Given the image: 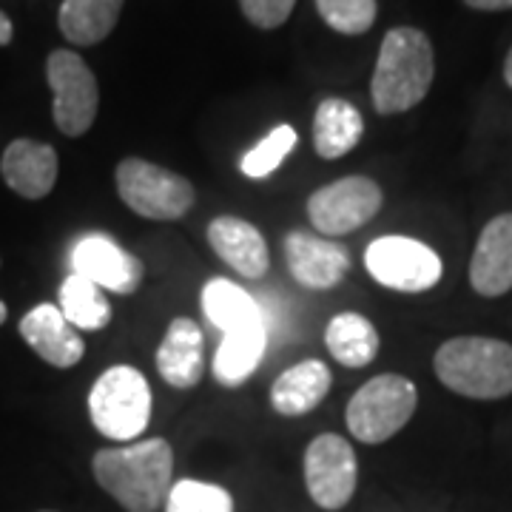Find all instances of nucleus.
Instances as JSON below:
<instances>
[{
  "label": "nucleus",
  "mask_w": 512,
  "mask_h": 512,
  "mask_svg": "<svg viewBox=\"0 0 512 512\" xmlns=\"http://www.w3.org/2000/svg\"><path fill=\"white\" fill-rule=\"evenodd\" d=\"M202 313L214 328L222 330V345L214 356V379L222 387L248 382L268 345L262 308L245 288L228 279H211L202 288Z\"/></svg>",
  "instance_id": "nucleus-1"
},
{
  "label": "nucleus",
  "mask_w": 512,
  "mask_h": 512,
  "mask_svg": "<svg viewBox=\"0 0 512 512\" xmlns=\"http://www.w3.org/2000/svg\"><path fill=\"white\" fill-rule=\"evenodd\" d=\"M97 484L128 512H157L165 507L174 476V450L165 439L131 441L97 450L92 458Z\"/></svg>",
  "instance_id": "nucleus-2"
},
{
  "label": "nucleus",
  "mask_w": 512,
  "mask_h": 512,
  "mask_svg": "<svg viewBox=\"0 0 512 512\" xmlns=\"http://www.w3.org/2000/svg\"><path fill=\"white\" fill-rule=\"evenodd\" d=\"M433 74L436 57L430 37L413 26L390 29L370 80L373 109L384 117L416 109L433 86Z\"/></svg>",
  "instance_id": "nucleus-3"
},
{
  "label": "nucleus",
  "mask_w": 512,
  "mask_h": 512,
  "mask_svg": "<svg viewBox=\"0 0 512 512\" xmlns=\"http://www.w3.org/2000/svg\"><path fill=\"white\" fill-rule=\"evenodd\" d=\"M439 382L467 399H504L512 393V345L487 336H458L436 350Z\"/></svg>",
  "instance_id": "nucleus-4"
},
{
  "label": "nucleus",
  "mask_w": 512,
  "mask_h": 512,
  "mask_svg": "<svg viewBox=\"0 0 512 512\" xmlns=\"http://www.w3.org/2000/svg\"><path fill=\"white\" fill-rule=\"evenodd\" d=\"M151 387L131 365L109 367L89 393L92 424L111 441L131 444L148 430L151 421Z\"/></svg>",
  "instance_id": "nucleus-5"
},
{
  "label": "nucleus",
  "mask_w": 512,
  "mask_h": 512,
  "mask_svg": "<svg viewBox=\"0 0 512 512\" xmlns=\"http://www.w3.org/2000/svg\"><path fill=\"white\" fill-rule=\"evenodd\" d=\"M419 404L416 384L399 373H382L365 382L348 404V430L362 444H382L393 439L407 421L413 419Z\"/></svg>",
  "instance_id": "nucleus-6"
},
{
  "label": "nucleus",
  "mask_w": 512,
  "mask_h": 512,
  "mask_svg": "<svg viewBox=\"0 0 512 512\" xmlns=\"http://www.w3.org/2000/svg\"><path fill=\"white\" fill-rule=\"evenodd\" d=\"M117 194L134 214L154 222L183 220L194 205V185L183 174L140 157L117 163Z\"/></svg>",
  "instance_id": "nucleus-7"
},
{
  "label": "nucleus",
  "mask_w": 512,
  "mask_h": 512,
  "mask_svg": "<svg viewBox=\"0 0 512 512\" xmlns=\"http://www.w3.org/2000/svg\"><path fill=\"white\" fill-rule=\"evenodd\" d=\"M46 80L55 97V126L66 137H83L92 128L100 106V89L89 63L72 49H55L46 60Z\"/></svg>",
  "instance_id": "nucleus-8"
},
{
  "label": "nucleus",
  "mask_w": 512,
  "mask_h": 512,
  "mask_svg": "<svg viewBox=\"0 0 512 512\" xmlns=\"http://www.w3.org/2000/svg\"><path fill=\"white\" fill-rule=\"evenodd\" d=\"M365 265L370 276L402 293H424L441 279V259L433 248L410 237H379L367 245Z\"/></svg>",
  "instance_id": "nucleus-9"
},
{
  "label": "nucleus",
  "mask_w": 512,
  "mask_h": 512,
  "mask_svg": "<svg viewBox=\"0 0 512 512\" xmlns=\"http://www.w3.org/2000/svg\"><path fill=\"white\" fill-rule=\"evenodd\" d=\"M382 208V188L370 177H342L316 188L308 200V220L322 237H345L359 231Z\"/></svg>",
  "instance_id": "nucleus-10"
},
{
  "label": "nucleus",
  "mask_w": 512,
  "mask_h": 512,
  "mask_svg": "<svg viewBox=\"0 0 512 512\" xmlns=\"http://www.w3.org/2000/svg\"><path fill=\"white\" fill-rule=\"evenodd\" d=\"M359 461L348 439L336 433H322L305 450V487L316 507L342 510L356 493Z\"/></svg>",
  "instance_id": "nucleus-11"
},
{
  "label": "nucleus",
  "mask_w": 512,
  "mask_h": 512,
  "mask_svg": "<svg viewBox=\"0 0 512 512\" xmlns=\"http://www.w3.org/2000/svg\"><path fill=\"white\" fill-rule=\"evenodd\" d=\"M72 268L74 274L92 279L97 288L123 296L140 291L146 276L143 262L106 234H89L77 239L72 251Z\"/></svg>",
  "instance_id": "nucleus-12"
},
{
  "label": "nucleus",
  "mask_w": 512,
  "mask_h": 512,
  "mask_svg": "<svg viewBox=\"0 0 512 512\" xmlns=\"http://www.w3.org/2000/svg\"><path fill=\"white\" fill-rule=\"evenodd\" d=\"M285 262L299 285L311 291H330L348 276L350 251L342 242H333L328 237L291 231L285 239Z\"/></svg>",
  "instance_id": "nucleus-13"
},
{
  "label": "nucleus",
  "mask_w": 512,
  "mask_h": 512,
  "mask_svg": "<svg viewBox=\"0 0 512 512\" xmlns=\"http://www.w3.org/2000/svg\"><path fill=\"white\" fill-rule=\"evenodd\" d=\"M20 336L46 365L69 370L86 356L80 330L66 322L57 305L43 302L20 319Z\"/></svg>",
  "instance_id": "nucleus-14"
},
{
  "label": "nucleus",
  "mask_w": 512,
  "mask_h": 512,
  "mask_svg": "<svg viewBox=\"0 0 512 512\" xmlns=\"http://www.w3.org/2000/svg\"><path fill=\"white\" fill-rule=\"evenodd\" d=\"M57 171H60V160H57L55 148L29 140V137L12 140L0 160L3 183L23 200L49 197L57 183Z\"/></svg>",
  "instance_id": "nucleus-15"
},
{
  "label": "nucleus",
  "mask_w": 512,
  "mask_h": 512,
  "mask_svg": "<svg viewBox=\"0 0 512 512\" xmlns=\"http://www.w3.org/2000/svg\"><path fill=\"white\" fill-rule=\"evenodd\" d=\"M470 285L487 299L512 288V214H498L484 225L470 259Z\"/></svg>",
  "instance_id": "nucleus-16"
},
{
  "label": "nucleus",
  "mask_w": 512,
  "mask_h": 512,
  "mask_svg": "<svg viewBox=\"0 0 512 512\" xmlns=\"http://www.w3.org/2000/svg\"><path fill=\"white\" fill-rule=\"evenodd\" d=\"M205 370V339L200 325L188 316L174 319L157 348V373L177 390L200 384Z\"/></svg>",
  "instance_id": "nucleus-17"
},
{
  "label": "nucleus",
  "mask_w": 512,
  "mask_h": 512,
  "mask_svg": "<svg viewBox=\"0 0 512 512\" xmlns=\"http://www.w3.org/2000/svg\"><path fill=\"white\" fill-rule=\"evenodd\" d=\"M208 245L239 276L259 279L271 268V254L262 231L239 217H217L208 225Z\"/></svg>",
  "instance_id": "nucleus-18"
},
{
  "label": "nucleus",
  "mask_w": 512,
  "mask_h": 512,
  "mask_svg": "<svg viewBox=\"0 0 512 512\" xmlns=\"http://www.w3.org/2000/svg\"><path fill=\"white\" fill-rule=\"evenodd\" d=\"M333 376L330 367L319 359L299 362L285 370L271 387V407L279 416H305L313 407H319L328 396Z\"/></svg>",
  "instance_id": "nucleus-19"
},
{
  "label": "nucleus",
  "mask_w": 512,
  "mask_h": 512,
  "mask_svg": "<svg viewBox=\"0 0 512 512\" xmlns=\"http://www.w3.org/2000/svg\"><path fill=\"white\" fill-rule=\"evenodd\" d=\"M362 134H365V120L348 100L328 97L319 103L316 117H313V146L319 157L325 160L345 157L348 151L359 146Z\"/></svg>",
  "instance_id": "nucleus-20"
},
{
  "label": "nucleus",
  "mask_w": 512,
  "mask_h": 512,
  "mask_svg": "<svg viewBox=\"0 0 512 512\" xmlns=\"http://www.w3.org/2000/svg\"><path fill=\"white\" fill-rule=\"evenodd\" d=\"M126 0H63L57 26L74 46H97L114 32Z\"/></svg>",
  "instance_id": "nucleus-21"
},
{
  "label": "nucleus",
  "mask_w": 512,
  "mask_h": 512,
  "mask_svg": "<svg viewBox=\"0 0 512 512\" xmlns=\"http://www.w3.org/2000/svg\"><path fill=\"white\" fill-rule=\"evenodd\" d=\"M325 348L339 365L367 367L379 353V330L359 313H339L325 328Z\"/></svg>",
  "instance_id": "nucleus-22"
},
{
  "label": "nucleus",
  "mask_w": 512,
  "mask_h": 512,
  "mask_svg": "<svg viewBox=\"0 0 512 512\" xmlns=\"http://www.w3.org/2000/svg\"><path fill=\"white\" fill-rule=\"evenodd\" d=\"M57 308L77 330H103L111 322V305L103 296V288L74 271L60 285Z\"/></svg>",
  "instance_id": "nucleus-23"
},
{
  "label": "nucleus",
  "mask_w": 512,
  "mask_h": 512,
  "mask_svg": "<svg viewBox=\"0 0 512 512\" xmlns=\"http://www.w3.org/2000/svg\"><path fill=\"white\" fill-rule=\"evenodd\" d=\"M165 512H234V498L220 484L183 478L165 498Z\"/></svg>",
  "instance_id": "nucleus-24"
},
{
  "label": "nucleus",
  "mask_w": 512,
  "mask_h": 512,
  "mask_svg": "<svg viewBox=\"0 0 512 512\" xmlns=\"http://www.w3.org/2000/svg\"><path fill=\"white\" fill-rule=\"evenodd\" d=\"M293 146H296V131H293V126H276L268 137H262L251 151L242 154L239 171L248 180H265V177H271L276 168L282 165V160L291 154Z\"/></svg>",
  "instance_id": "nucleus-25"
},
{
  "label": "nucleus",
  "mask_w": 512,
  "mask_h": 512,
  "mask_svg": "<svg viewBox=\"0 0 512 512\" xmlns=\"http://www.w3.org/2000/svg\"><path fill=\"white\" fill-rule=\"evenodd\" d=\"M322 20L339 35H365L376 23V0H316Z\"/></svg>",
  "instance_id": "nucleus-26"
},
{
  "label": "nucleus",
  "mask_w": 512,
  "mask_h": 512,
  "mask_svg": "<svg viewBox=\"0 0 512 512\" xmlns=\"http://www.w3.org/2000/svg\"><path fill=\"white\" fill-rule=\"evenodd\" d=\"M293 3L296 0H239V9L256 29H276L291 18Z\"/></svg>",
  "instance_id": "nucleus-27"
},
{
  "label": "nucleus",
  "mask_w": 512,
  "mask_h": 512,
  "mask_svg": "<svg viewBox=\"0 0 512 512\" xmlns=\"http://www.w3.org/2000/svg\"><path fill=\"white\" fill-rule=\"evenodd\" d=\"M470 9H478V12H504V9H512V0H464Z\"/></svg>",
  "instance_id": "nucleus-28"
},
{
  "label": "nucleus",
  "mask_w": 512,
  "mask_h": 512,
  "mask_svg": "<svg viewBox=\"0 0 512 512\" xmlns=\"http://www.w3.org/2000/svg\"><path fill=\"white\" fill-rule=\"evenodd\" d=\"M12 37H15V26H12V20L6 18V12H0V46H9Z\"/></svg>",
  "instance_id": "nucleus-29"
},
{
  "label": "nucleus",
  "mask_w": 512,
  "mask_h": 512,
  "mask_svg": "<svg viewBox=\"0 0 512 512\" xmlns=\"http://www.w3.org/2000/svg\"><path fill=\"white\" fill-rule=\"evenodd\" d=\"M504 80H507V86L512 89V49L507 52V60H504Z\"/></svg>",
  "instance_id": "nucleus-30"
},
{
  "label": "nucleus",
  "mask_w": 512,
  "mask_h": 512,
  "mask_svg": "<svg viewBox=\"0 0 512 512\" xmlns=\"http://www.w3.org/2000/svg\"><path fill=\"white\" fill-rule=\"evenodd\" d=\"M6 316H9V308H6V305H3V302H0V325H3V322H6Z\"/></svg>",
  "instance_id": "nucleus-31"
},
{
  "label": "nucleus",
  "mask_w": 512,
  "mask_h": 512,
  "mask_svg": "<svg viewBox=\"0 0 512 512\" xmlns=\"http://www.w3.org/2000/svg\"><path fill=\"white\" fill-rule=\"evenodd\" d=\"M40 512H52V510H40Z\"/></svg>",
  "instance_id": "nucleus-32"
}]
</instances>
